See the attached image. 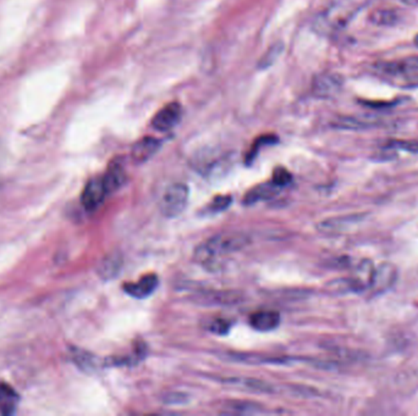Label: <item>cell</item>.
I'll return each instance as SVG.
<instances>
[{
	"mask_svg": "<svg viewBox=\"0 0 418 416\" xmlns=\"http://www.w3.org/2000/svg\"><path fill=\"white\" fill-rule=\"evenodd\" d=\"M3 159H4V150H3V147L0 144V164L3 162Z\"/></svg>",
	"mask_w": 418,
	"mask_h": 416,
	"instance_id": "cell-31",
	"label": "cell"
},
{
	"mask_svg": "<svg viewBox=\"0 0 418 416\" xmlns=\"http://www.w3.org/2000/svg\"><path fill=\"white\" fill-rule=\"evenodd\" d=\"M396 279H398V269L393 264L383 263L377 268H374L368 290L374 295H382L393 287Z\"/></svg>",
	"mask_w": 418,
	"mask_h": 416,
	"instance_id": "cell-4",
	"label": "cell"
},
{
	"mask_svg": "<svg viewBox=\"0 0 418 416\" xmlns=\"http://www.w3.org/2000/svg\"><path fill=\"white\" fill-rule=\"evenodd\" d=\"M413 43H415V46H417L418 48V35L417 36L415 37V41H413Z\"/></svg>",
	"mask_w": 418,
	"mask_h": 416,
	"instance_id": "cell-32",
	"label": "cell"
},
{
	"mask_svg": "<svg viewBox=\"0 0 418 416\" xmlns=\"http://www.w3.org/2000/svg\"><path fill=\"white\" fill-rule=\"evenodd\" d=\"M372 3L373 0H333L326 10L317 16L313 28L323 36L334 35L344 30L358 12Z\"/></svg>",
	"mask_w": 418,
	"mask_h": 416,
	"instance_id": "cell-1",
	"label": "cell"
},
{
	"mask_svg": "<svg viewBox=\"0 0 418 416\" xmlns=\"http://www.w3.org/2000/svg\"><path fill=\"white\" fill-rule=\"evenodd\" d=\"M223 383L228 386L239 388L241 391L255 392V393H271L273 387L268 385L265 381L255 380V379H226L223 380Z\"/></svg>",
	"mask_w": 418,
	"mask_h": 416,
	"instance_id": "cell-16",
	"label": "cell"
},
{
	"mask_svg": "<svg viewBox=\"0 0 418 416\" xmlns=\"http://www.w3.org/2000/svg\"><path fill=\"white\" fill-rule=\"evenodd\" d=\"M292 176L291 173L284 168H276L273 173V177H271V182L276 184L278 187H285L289 183L291 182Z\"/></svg>",
	"mask_w": 418,
	"mask_h": 416,
	"instance_id": "cell-26",
	"label": "cell"
},
{
	"mask_svg": "<svg viewBox=\"0 0 418 416\" xmlns=\"http://www.w3.org/2000/svg\"><path fill=\"white\" fill-rule=\"evenodd\" d=\"M279 189H281V187H278L271 181V182L263 183V184H260L253 189H251L250 192L246 194L244 203L251 205V204L257 203L260 200L273 198L276 193H279Z\"/></svg>",
	"mask_w": 418,
	"mask_h": 416,
	"instance_id": "cell-20",
	"label": "cell"
},
{
	"mask_svg": "<svg viewBox=\"0 0 418 416\" xmlns=\"http://www.w3.org/2000/svg\"><path fill=\"white\" fill-rule=\"evenodd\" d=\"M74 361L83 370H93L96 367V359L83 350H74Z\"/></svg>",
	"mask_w": 418,
	"mask_h": 416,
	"instance_id": "cell-22",
	"label": "cell"
},
{
	"mask_svg": "<svg viewBox=\"0 0 418 416\" xmlns=\"http://www.w3.org/2000/svg\"><path fill=\"white\" fill-rule=\"evenodd\" d=\"M281 51H283V46L281 44H276V46H271L269 51H267V54H265L263 58H262V60H260V67H267L271 65L276 59H278V56L281 54Z\"/></svg>",
	"mask_w": 418,
	"mask_h": 416,
	"instance_id": "cell-28",
	"label": "cell"
},
{
	"mask_svg": "<svg viewBox=\"0 0 418 416\" xmlns=\"http://www.w3.org/2000/svg\"><path fill=\"white\" fill-rule=\"evenodd\" d=\"M181 117V107L178 103H170L162 107L152 120V126L160 132H167L178 125Z\"/></svg>",
	"mask_w": 418,
	"mask_h": 416,
	"instance_id": "cell-7",
	"label": "cell"
},
{
	"mask_svg": "<svg viewBox=\"0 0 418 416\" xmlns=\"http://www.w3.org/2000/svg\"><path fill=\"white\" fill-rule=\"evenodd\" d=\"M17 392L8 383H0V413L3 415H12L19 404Z\"/></svg>",
	"mask_w": 418,
	"mask_h": 416,
	"instance_id": "cell-19",
	"label": "cell"
},
{
	"mask_svg": "<svg viewBox=\"0 0 418 416\" xmlns=\"http://www.w3.org/2000/svg\"><path fill=\"white\" fill-rule=\"evenodd\" d=\"M363 215H347L339 218H328L318 225V229L324 234H340L350 229L362 221Z\"/></svg>",
	"mask_w": 418,
	"mask_h": 416,
	"instance_id": "cell-10",
	"label": "cell"
},
{
	"mask_svg": "<svg viewBox=\"0 0 418 416\" xmlns=\"http://www.w3.org/2000/svg\"><path fill=\"white\" fill-rule=\"evenodd\" d=\"M379 125H382V120L374 116L340 117L334 123V126L342 130H366Z\"/></svg>",
	"mask_w": 418,
	"mask_h": 416,
	"instance_id": "cell-17",
	"label": "cell"
},
{
	"mask_svg": "<svg viewBox=\"0 0 418 416\" xmlns=\"http://www.w3.org/2000/svg\"><path fill=\"white\" fill-rule=\"evenodd\" d=\"M369 20L374 25L392 26L398 22L399 16L393 10H376L369 15Z\"/></svg>",
	"mask_w": 418,
	"mask_h": 416,
	"instance_id": "cell-21",
	"label": "cell"
},
{
	"mask_svg": "<svg viewBox=\"0 0 418 416\" xmlns=\"http://www.w3.org/2000/svg\"><path fill=\"white\" fill-rule=\"evenodd\" d=\"M160 144L162 143L157 138L144 137L140 139L133 144L131 149V157L133 162L137 164L147 162L148 159H151L156 153L158 152Z\"/></svg>",
	"mask_w": 418,
	"mask_h": 416,
	"instance_id": "cell-11",
	"label": "cell"
},
{
	"mask_svg": "<svg viewBox=\"0 0 418 416\" xmlns=\"http://www.w3.org/2000/svg\"><path fill=\"white\" fill-rule=\"evenodd\" d=\"M158 284V276L156 274H148L142 276L137 282H128L124 284V291L136 300H144L157 290Z\"/></svg>",
	"mask_w": 418,
	"mask_h": 416,
	"instance_id": "cell-9",
	"label": "cell"
},
{
	"mask_svg": "<svg viewBox=\"0 0 418 416\" xmlns=\"http://www.w3.org/2000/svg\"><path fill=\"white\" fill-rule=\"evenodd\" d=\"M125 180H126V173H125L124 166L117 162H112L102 176V181L104 183V187L107 189L108 194L112 193L122 187Z\"/></svg>",
	"mask_w": 418,
	"mask_h": 416,
	"instance_id": "cell-15",
	"label": "cell"
},
{
	"mask_svg": "<svg viewBox=\"0 0 418 416\" xmlns=\"http://www.w3.org/2000/svg\"><path fill=\"white\" fill-rule=\"evenodd\" d=\"M377 69L379 71L390 73V75H405V73L417 72L418 55L411 56L408 59H401V60L378 62Z\"/></svg>",
	"mask_w": 418,
	"mask_h": 416,
	"instance_id": "cell-12",
	"label": "cell"
},
{
	"mask_svg": "<svg viewBox=\"0 0 418 416\" xmlns=\"http://www.w3.org/2000/svg\"><path fill=\"white\" fill-rule=\"evenodd\" d=\"M189 187L184 183H174L164 192L159 209L165 218H176L187 207Z\"/></svg>",
	"mask_w": 418,
	"mask_h": 416,
	"instance_id": "cell-3",
	"label": "cell"
},
{
	"mask_svg": "<svg viewBox=\"0 0 418 416\" xmlns=\"http://www.w3.org/2000/svg\"><path fill=\"white\" fill-rule=\"evenodd\" d=\"M231 196H218L215 197L212 203L208 205V210H210V213H218V211H223L225 209L229 207L231 204Z\"/></svg>",
	"mask_w": 418,
	"mask_h": 416,
	"instance_id": "cell-27",
	"label": "cell"
},
{
	"mask_svg": "<svg viewBox=\"0 0 418 416\" xmlns=\"http://www.w3.org/2000/svg\"><path fill=\"white\" fill-rule=\"evenodd\" d=\"M123 268V257L120 253L108 254L97 266V274L104 281L117 277Z\"/></svg>",
	"mask_w": 418,
	"mask_h": 416,
	"instance_id": "cell-14",
	"label": "cell"
},
{
	"mask_svg": "<svg viewBox=\"0 0 418 416\" xmlns=\"http://www.w3.org/2000/svg\"><path fill=\"white\" fill-rule=\"evenodd\" d=\"M276 141H278V138H276V136H262V137L258 138V139L256 141L255 144L251 148L249 154H247V157H246V163H252V162L255 160V157H257L258 152H260V148L263 147V146H267V144H274Z\"/></svg>",
	"mask_w": 418,
	"mask_h": 416,
	"instance_id": "cell-23",
	"label": "cell"
},
{
	"mask_svg": "<svg viewBox=\"0 0 418 416\" xmlns=\"http://www.w3.org/2000/svg\"><path fill=\"white\" fill-rule=\"evenodd\" d=\"M385 149H401L410 153H418V142L415 141H389L384 146Z\"/></svg>",
	"mask_w": 418,
	"mask_h": 416,
	"instance_id": "cell-24",
	"label": "cell"
},
{
	"mask_svg": "<svg viewBox=\"0 0 418 416\" xmlns=\"http://www.w3.org/2000/svg\"><path fill=\"white\" fill-rule=\"evenodd\" d=\"M373 271H374V265L372 264L371 260H363V261H361L358 264L356 270H355V275L352 277H350L352 282H353L355 288H356V292L369 288Z\"/></svg>",
	"mask_w": 418,
	"mask_h": 416,
	"instance_id": "cell-18",
	"label": "cell"
},
{
	"mask_svg": "<svg viewBox=\"0 0 418 416\" xmlns=\"http://www.w3.org/2000/svg\"><path fill=\"white\" fill-rule=\"evenodd\" d=\"M186 399V396L181 393H170L169 396L165 397V401L168 403H183Z\"/></svg>",
	"mask_w": 418,
	"mask_h": 416,
	"instance_id": "cell-30",
	"label": "cell"
},
{
	"mask_svg": "<svg viewBox=\"0 0 418 416\" xmlns=\"http://www.w3.org/2000/svg\"><path fill=\"white\" fill-rule=\"evenodd\" d=\"M250 325L260 332L276 330L281 325V315L273 310H260L250 316Z\"/></svg>",
	"mask_w": 418,
	"mask_h": 416,
	"instance_id": "cell-13",
	"label": "cell"
},
{
	"mask_svg": "<svg viewBox=\"0 0 418 416\" xmlns=\"http://www.w3.org/2000/svg\"><path fill=\"white\" fill-rule=\"evenodd\" d=\"M192 300L201 305H234L240 303L242 295L235 291H210L194 295Z\"/></svg>",
	"mask_w": 418,
	"mask_h": 416,
	"instance_id": "cell-8",
	"label": "cell"
},
{
	"mask_svg": "<svg viewBox=\"0 0 418 416\" xmlns=\"http://www.w3.org/2000/svg\"><path fill=\"white\" fill-rule=\"evenodd\" d=\"M207 329L215 335H226L230 330V324L225 319L217 318L209 321Z\"/></svg>",
	"mask_w": 418,
	"mask_h": 416,
	"instance_id": "cell-25",
	"label": "cell"
},
{
	"mask_svg": "<svg viewBox=\"0 0 418 416\" xmlns=\"http://www.w3.org/2000/svg\"><path fill=\"white\" fill-rule=\"evenodd\" d=\"M250 243L249 236L241 232L215 234L199 245L194 250V259L203 265L215 264L217 260L228 254L239 252Z\"/></svg>",
	"mask_w": 418,
	"mask_h": 416,
	"instance_id": "cell-2",
	"label": "cell"
},
{
	"mask_svg": "<svg viewBox=\"0 0 418 416\" xmlns=\"http://www.w3.org/2000/svg\"><path fill=\"white\" fill-rule=\"evenodd\" d=\"M108 196L102 177H94L87 182L81 194V203L87 211H94Z\"/></svg>",
	"mask_w": 418,
	"mask_h": 416,
	"instance_id": "cell-6",
	"label": "cell"
},
{
	"mask_svg": "<svg viewBox=\"0 0 418 416\" xmlns=\"http://www.w3.org/2000/svg\"><path fill=\"white\" fill-rule=\"evenodd\" d=\"M228 409L236 411V413H253V411L258 410V406L251 404V403L235 401V403H228Z\"/></svg>",
	"mask_w": 418,
	"mask_h": 416,
	"instance_id": "cell-29",
	"label": "cell"
},
{
	"mask_svg": "<svg viewBox=\"0 0 418 416\" xmlns=\"http://www.w3.org/2000/svg\"><path fill=\"white\" fill-rule=\"evenodd\" d=\"M342 77L337 73L326 72L321 73L313 80L312 92L316 97L321 99H329L335 97L342 88Z\"/></svg>",
	"mask_w": 418,
	"mask_h": 416,
	"instance_id": "cell-5",
	"label": "cell"
}]
</instances>
